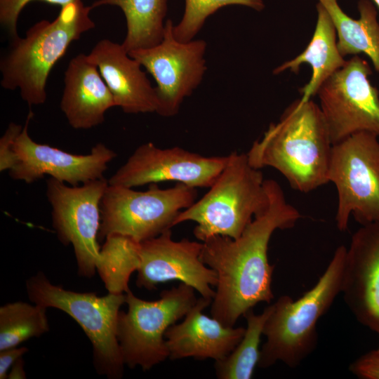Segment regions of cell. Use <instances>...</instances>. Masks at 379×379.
I'll list each match as a JSON object with an SVG mask.
<instances>
[{"mask_svg":"<svg viewBox=\"0 0 379 379\" xmlns=\"http://www.w3.org/2000/svg\"><path fill=\"white\" fill-rule=\"evenodd\" d=\"M265 185L267 208L239 237L214 235L202 241L200 258L215 272L218 279L211 314L227 326H234L258 303L271 302L274 265L268 261L270 239L277 230L292 228L301 218L276 180H265Z\"/></svg>","mask_w":379,"mask_h":379,"instance_id":"cell-1","label":"cell"},{"mask_svg":"<svg viewBox=\"0 0 379 379\" xmlns=\"http://www.w3.org/2000/svg\"><path fill=\"white\" fill-rule=\"evenodd\" d=\"M320 107L311 99L294 100L246 153L255 168L271 167L290 186L308 193L329 182L333 149Z\"/></svg>","mask_w":379,"mask_h":379,"instance_id":"cell-2","label":"cell"},{"mask_svg":"<svg viewBox=\"0 0 379 379\" xmlns=\"http://www.w3.org/2000/svg\"><path fill=\"white\" fill-rule=\"evenodd\" d=\"M91 10L83 1L67 4L53 21L40 20L27 30L25 37L12 39L0 60L1 87L19 90L29 106L44 104L53 67L73 41L95 27L90 17Z\"/></svg>","mask_w":379,"mask_h":379,"instance_id":"cell-3","label":"cell"},{"mask_svg":"<svg viewBox=\"0 0 379 379\" xmlns=\"http://www.w3.org/2000/svg\"><path fill=\"white\" fill-rule=\"evenodd\" d=\"M347 248L338 246L317 284L294 301L282 295L263 329L266 341L260 349L258 366L268 368L281 361L290 368L298 366L317 345V323L329 310L342 291Z\"/></svg>","mask_w":379,"mask_h":379,"instance_id":"cell-4","label":"cell"},{"mask_svg":"<svg viewBox=\"0 0 379 379\" xmlns=\"http://www.w3.org/2000/svg\"><path fill=\"white\" fill-rule=\"evenodd\" d=\"M268 202L260 169L250 164L246 154L233 152L210 190L178 214L174 226L195 222L194 234L201 242L214 235L236 239Z\"/></svg>","mask_w":379,"mask_h":379,"instance_id":"cell-5","label":"cell"},{"mask_svg":"<svg viewBox=\"0 0 379 379\" xmlns=\"http://www.w3.org/2000/svg\"><path fill=\"white\" fill-rule=\"evenodd\" d=\"M29 299L46 308L55 307L72 317L91 340L95 366L109 378L122 375L124 364L117 338V324L126 295L109 293L99 297L93 293H78L53 285L39 272L27 282Z\"/></svg>","mask_w":379,"mask_h":379,"instance_id":"cell-6","label":"cell"},{"mask_svg":"<svg viewBox=\"0 0 379 379\" xmlns=\"http://www.w3.org/2000/svg\"><path fill=\"white\" fill-rule=\"evenodd\" d=\"M197 197L196 188L182 183L167 189L150 184L144 192L108 185L100 203L98 237L117 234L138 242L156 237L171 230L178 214Z\"/></svg>","mask_w":379,"mask_h":379,"instance_id":"cell-7","label":"cell"},{"mask_svg":"<svg viewBox=\"0 0 379 379\" xmlns=\"http://www.w3.org/2000/svg\"><path fill=\"white\" fill-rule=\"evenodd\" d=\"M125 295L128 311H120L117 324L124 361L131 368L147 371L168 357L165 333L195 304L194 289L180 282L154 301L142 300L130 289Z\"/></svg>","mask_w":379,"mask_h":379,"instance_id":"cell-8","label":"cell"},{"mask_svg":"<svg viewBox=\"0 0 379 379\" xmlns=\"http://www.w3.org/2000/svg\"><path fill=\"white\" fill-rule=\"evenodd\" d=\"M360 132L333 145L328 173L338 194L335 217L345 232L351 215L361 224L379 220V141Z\"/></svg>","mask_w":379,"mask_h":379,"instance_id":"cell-9","label":"cell"},{"mask_svg":"<svg viewBox=\"0 0 379 379\" xmlns=\"http://www.w3.org/2000/svg\"><path fill=\"white\" fill-rule=\"evenodd\" d=\"M108 185L105 178L81 186H69L51 177L46 181L53 226L62 244L72 245L81 276H93L101 263L97 240L101 223L100 203Z\"/></svg>","mask_w":379,"mask_h":379,"instance_id":"cell-10","label":"cell"},{"mask_svg":"<svg viewBox=\"0 0 379 379\" xmlns=\"http://www.w3.org/2000/svg\"><path fill=\"white\" fill-rule=\"evenodd\" d=\"M368 62L354 55L317 92L333 145L360 132L379 137V91L371 84Z\"/></svg>","mask_w":379,"mask_h":379,"instance_id":"cell-11","label":"cell"},{"mask_svg":"<svg viewBox=\"0 0 379 379\" xmlns=\"http://www.w3.org/2000/svg\"><path fill=\"white\" fill-rule=\"evenodd\" d=\"M173 26L168 19L159 44L128 52L155 80L157 113L166 117L178 114L184 99L199 86L206 71V42L203 39L180 41L174 36Z\"/></svg>","mask_w":379,"mask_h":379,"instance_id":"cell-12","label":"cell"},{"mask_svg":"<svg viewBox=\"0 0 379 379\" xmlns=\"http://www.w3.org/2000/svg\"><path fill=\"white\" fill-rule=\"evenodd\" d=\"M227 161L228 155L206 157L179 147L162 149L147 142L133 152L108 183L133 188L175 181L194 188L210 187Z\"/></svg>","mask_w":379,"mask_h":379,"instance_id":"cell-13","label":"cell"},{"mask_svg":"<svg viewBox=\"0 0 379 379\" xmlns=\"http://www.w3.org/2000/svg\"><path fill=\"white\" fill-rule=\"evenodd\" d=\"M32 111L27 117L22 131L14 144L17 163L10 176L27 184L46 175L72 186L103 178L108 164L117 154L102 143L96 144L90 154H74L46 144L34 142L29 135L28 126Z\"/></svg>","mask_w":379,"mask_h":379,"instance_id":"cell-14","label":"cell"},{"mask_svg":"<svg viewBox=\"0 0 379 379\" xmlns=\"http://www.w3.org/2000/svg\"><path fill=\"white\" fill-rule=\"evenodd\" d=\"M203 243L172 239L171 230L140 242L136 284L148 290L158 284L180 281L192 286L201 297L213 299L217 274L200 258Z\"/></svg>","mask_w":379,"mask_h":379,"instance_id":"cell-15","label":"cell"},{"mask_svg":"<svg viewBox=\"0 0 379 379\" xmlns=\"http://www.w3.org/2000/svg\"><path fill=\"white\" fill-rule=\"evenodd\" d=\"M341 293L356 319L379 335V220L361 225L352 236Z\"/></svg>","mask_w":379,"mask_h":379,"instance_id":"cell-16","label":"cell"},{"mask_svg":"<svg viewBox=\"0 0 379 379\" xmlns=\"http://www.w3.org/2000/svg\"><path fill=\"white\" fill-rule=\"evenodd\" d=\"M87 58L97 66L113 95L115 107L128 114L157 112L156 88L122 44L100 40Z\"/></svg>","mask_w":379,"mask_h":379,"instance_id":"cell-17","label":"cell"},{"mask_svg":"<svg viewBox=\"0 0 379 379\" xmlns=\"http://www.w3.org/2000/svg\"><path fill=\"white\" fill-rule=\"evenodd\" d=\"M212 299L201 297L185 314L184 320L165 333L171 360L193 357L218 361L229 355L245 333L243 327L227 326L203 313Z\"/></svg>","mask_w":379,"mask_h":379,"instance_id":"cell-18","label":"cell"},{"mask_svg":"<svg viewBox=\"0 0 379 379\" xmlns=\"http://www.w3.org/2000/svg\"><path fill=\"white\" fill-rule=\"evenodd\" d=\"M115 106L113 95L97 66L79 53L69 62L64 75L60 107L74 129H89L105 121Z\"/></svg>","mask_w":379,"mask_h":379,"instance_id":"cell-19","label":"cell"},{"mask_svg":"<svg viewBox=\"0 0 379 379\" xmlns=\"http://www.w3.org/2000/svg\"><path fill=\"white\" fill-rule=\"evenodd\" d=\"M317 11L315 29L305 51L273 70L274 74L286 70L297 74L302 64L310 65V81L300 90L302 101H307L317 95L323 83L347 62L338 50L336 30L328 11L319 2L317 4Z\"/></svg>","mask_w":379,"mask_h":379,"instance_id":"cell-20","label":"cell"},{"mask_svg":"<svg viewBox=\"0 0 379 379\" xmlns=\"http://www.w3.org/2000/svg\"><path fill=\"white\" fill-rule=\"evenodd\" d=\"M328 11L334 24L340 54L364 53L372 60L379 72V23L377 12L368 0H360L358 10L360 17L353 19L340 7L338 0H318Z\"/></svg>","mask_w":379,"mask_h":379,"instance_id":"cell-21","label":"cell"},{"mask_svg":"<svg viewBox=\"0 0 379 379\" xmlns=\"http://www.w3.org/2000/svg\"><path fill=\"white\" fill-rule=\"evenodd\" d=\"M91 6H114L122 11L126 22L122 45L128 53L152 47L164 37L167 0H96Z\"/></svg>","mask_w":379,"mask_h":379,"instance_id":"cell-22","label":"cell"},{"mask_svg":"<svg viewBox=\"0 0 379 379\" xmlns=\"http://www.w3.org/2000/svg\"><path fill=\"white\" fill-rule=\"evenodd\" d=\"M274 309V305L266 307L261 314H255L253 309L243 317L247 327L240 342L226 357L215 361V371L219 379L251 378L255 367L258 366L260 350L261 335L265 324Z\"/></svg>","mask_w":379,"mask_h":379,"instance_id":"cell-23","label":"cell"},{"mask_svg":"<svg viewBox=\"0 0 379 379\" xmlns=\"http://www.w3.org/2000/svg\"><path fill=\"white\" fill-rule=\"evenodd\" d=\"M139 249L140 242L129 237L114 234L105 238L98 271L109 293L129 289V277L139 265Z\"/></svg>","mask_w":379,"mask_h":379,"instance_id":"cell-24","label":"cell"},{"mask_svg":"<svg viewBox=\"0 0 379 379\" xmlns=\"http://www.w3.org/2000/svg\"><path fill=\"white\" fill-rule=\"evenodd\" d=\"M46 308L27 302L8 303L0 308V351L17 347L48 331Z\"/></svg>","mask_w":379,"mask_h":379,"instance_id":"cell-25","label":"cell"},{"mask_svg":"<svg viewBox=\"0 0 379 379\" xmlns=\"http://www.w3.org/2000/svg\"><path fill=\"white\" fill-rule=\"evenodd\" d=\"M229 5L244 6L258 11L265 8L262 0H185L182 18L173 26L175 37L182 42L193 40L211 15Z\"/></svg>","mask_w":379,"mask_h":379,"instance_id":"cell-26","label":"cell"},{"mask_svg":"<svg viewBox=\"0 0 379 379\" xmlns=\"http://www.w3.org/2000/svg\"><path fill=\"white\" fill-rule=\"evenodd\" d=\"M36 0H0V24L12 39L19 36L17 22L20 14L25 6ZM48 4L64 6L67 4L82 1V0H36Z\"/></svg>","mask_w":379,"mask_h":379,"instance_id":"cell-27","label":"cell"},{"mask_svg":"<svg viewBox=\"0 0 379 379\" xmlns=\"http://www.w3.org/2000/svg\"><path fill=\"white\" fill-rule=\"evenodd\" d=\"M23 126L11 122L0 139V171L12 169L17 163L14 144Z\"/></svg>","mask_w":379,"mask_h":379,"instance_id":"cell-28","label":"cell"},{"mask_svg":"<svg viewBox=\"0 0 379 379\" xmlns=\"http://www.w3.org/2000/svg\"><path fill=\"white\" fill-rule=\"evenodd\" d=\"M349 370L363 379H379V353L375 350L367 352L353 361Z\"/></svg>","mask_w":379,"mask_h":379,"instance_id":"cell-29","label":"cell"},{"mask_svg":"<svg viewBox=\"0 0 379 379\" xmlns=\"http://www.w3.org/2000/svg\"><path fill=\"white\" fill-rule=\"evenodd\" d=\"M28 351L25 347H11L0 351V378H8V371Z\"/></svg>","mask_w":379,"mask_h":379,"instance_id":"cell-30","label":"cell"},{"mask_svg":"<svg viewBox=\"0 0 379 379\" xmlns=\"http://www.w3.org/2000/svg\"><path fill=\"white\" fill-rule=\"evenodd\" d=\"M9 379H25L26 374L23 368V361L21 358L18 359L11 367V371L8 375Z\"/></svg>","mask_w":379,"mask_h":379,"instance_id":"cell-31","label":"cell"},{"mask_svg":"<svg viewBox=\"0 0 379 379\" xmlns=\"http://www.w3.org/2000/svg\"><path fill=\"white\" fill-rule=\"evenodd\" d=\"M373 1L375 3L376 6L379 8V0H373Z\"/></svg>","mask_w":379,"mask_h":379,"instance_id":"cell-32","label":"cell"},{"mask_svg":"<svg viewBox=\"0 0 379 379\" xmlns=\"http://www.w3.org/2000/svg\"><path fill=\"white\" fill-rule=\"evenodd\" d=\"M376 351L379 353V347H378V348L376 350Z\"/></svg>","mask_w":379,"mask_h":379,"instance_id":"cell-33","label":"cell"}]
</instances>
